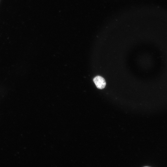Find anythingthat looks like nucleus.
Returning <instances> with one entry per match:
<instances>
[{"instance_id": "f257e3e1", "label": "nucleus", "mask_w": 167, "mask_h": 167, "mask_svg": "<svg viewBox=\"0 0 167 167\" xmlns=\"http://www.w3.org/2000/svg\"><path fill=\"white\" fill-rule=\"evenodd\" d=\"M93 81L98 88L102 89L105 87L106 82L102 77L97 76L93 79Z\"/></svg>"}]
</instances>
